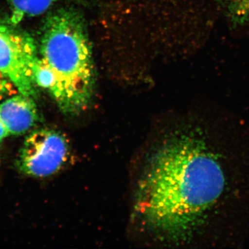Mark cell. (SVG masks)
I'll use <instances>...</instances> for the list:
<instances>
[{
  "label": "cell",
  "instance_id": "cell-2",
  "mask_svg": "<svg viewBox=\"0 0 249 249\" xmlns=\"http://www.w3.org/2000/svg\"><path fill=\"white\" fill-rule=\"evenodd\" d=\"M41 60L53 73L51 96L66 115L85 110L92 101L96 71L86 23L73 8H61L46 18L42 29Z\"/></svg>",
  "mask_w": 249,
  "mask_h": 249
},
{
  "label": "cell",
  "instance_id": "cell-4",
  "mask_svg": "<svg viewBox=\"0 0 249 249\" xmlns=\"http://www.w3.org/2000/svg\"><path fill=\"white\" fill-rule=\"evenodd\" d=\"M68 151V144L62 134L53 129H36L24 140L18 167L28 176H51L64 164Z\"/></svg>",
  "mask_w": 249,
  "mask_h": 249
},
{
  "label": "cell",
  "instance_id": "cell-3",
  "mask_svg": "<svg viewBox=\"0 0 249 249\" xmlns=\"http://www.w3.org/2000/svg\"><path fill=\"white\" fill-rule=\"evenodd\" d=\"M11 22L0 19V74L9 80L19 93L36 97L34 71L37 56L34 39Z\"/></svg>",
  "mask_w": 249,
  "mask_h": 249
},
{
  "label": "cell",
  "instance_id": "cell-7",
  "mask_svg": "<svg viewBox=\"0 0 249 249\" xmlns=\"http://www.w3.org/2000/svg\"><path fill=\"white\" fill-rule=\"evenodd\" d=\"M226 16L233 25L249 24V0H219Z\"/></svg>",
  "mask_w": 249,
  "mask_h": 249
},
{
  "label": "cell",
  "instance_id": "cell-8",
  "mask_svg": "<svg viewBox=\"0 0 249 249\" xmlns=\"http://www.w3.org/2000/svg\"><path fill=\"white\" fill-rule=\"evenodd\" d=\"M34 80L36 85L47 89L49 92L53 88L55 83L53 73L40 58L36 63Z\"/></svg>",
  "mask_w": 249,
  "mask_h": 249
},
{
  "label": "cell",
  "instance_id": "cell-5",
  "mask_svg": "<svg viewBox=\"0 0 249 249\" xmlns=\"http://www.w3.org/2000/svg\"><path fill=\"white\" fill-rule=\"evenodd\" d=\"M38 121V110L33 98L19 93L0 104V121L10 135L25 133Z\"/></svg>",
  "mask_w": 249,
  "mask_h": 249
},
{
  "label": "cell",
  "instance_id": "cell-1",
  "mask_svg": "<svg viewBox=\"0 0 249 249\" xmlns=\"http://www.w3.org/2000/svg\"><path fill=\"white\" fill-rule=\"evenodd\" d=\"M226 177L206 141L193 132L167 139L150 157L136 193L134 213L159 238L193 237L224 193Z\"/></svg>",
  "mask_w": 249,
  "mask_h": 249
},
{
  "label": "cell",
  "instance_id": "cell-10",
  "mask_svg": "<svg viewBox=\"0 0 249 249\" xmlns=\"http://www.w3.org/2000/svg\"><path fill=\"white\" fill-rule=\"evenodd\" d=\"M9 136H10V134L8 132L7 129L4 127L2 123L0 121V142H1L3 139L6 138V137H9Z\"/></svg>",
  "mask_w": 249,
  "mask_h": 249
},
{
  "label": "cell",
  "instance_id": "cell-9",
  "mask_svg": "<svg viewBox=\"0 0 249 249\" xmlns=\"http://www.w3.org/2000/svg\"><path fill=\"white\" fill-rule=\"evenodd\" d=\"M16 90L17 89L9 80L0 74V101L10 95H12L16 92Z\"/></svg>",
  "mask_w": 249,
  "mask_h": 249
},
{
  "label": "cell",
  "instance_id": "cell-6",
  "mask_svg": "<svg viewBox=\"0 0 249 249\" xmlns=\"http://www.w3.org/2000/svg\"><path fill=\"white\" fill-rule=\"evenodd\" d=\"M58 0H7L11 9L9 22L17 26L24 18L40 16Z\"/></svg>",
  "mask_w": 249,
  "mask_h": 249
}]
</instances>
